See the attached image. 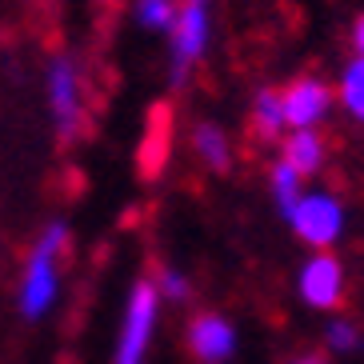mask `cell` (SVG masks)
<instances>
[{"label": "cell", "mask_w": 364, "mask_h": 364, "mask_svg": "<svg viewBox=\"0 0 364 364\" xmlns=\"http://www.w3.org/2000/svg\"><path fill=\"white\" fill-rule=\"evenodd\" d=\"M132 24L149 36H168L176 16H181V0H132L129 4Z\"/></svg>", "instance_id": "cell-13"}, {"label": "cell", "mask_w": 364, "mask_h": 364, "mask_svg": "<svg viewBox=\"0 0 364 364\" xmlns=\"http://www.w3.org/2000/svg\"><path fill=\"white\" fill-rule=\"evenodd\" d=\"M280 161L292 164L304 181H312L328 164V140L321 136V129H292L280 136Z\"/></svg>", "instance_id": "cell-9"}, {"label": "cell", "mask_w": 364, "mask_h": 364, "mask_svg": "<svg viewBox=\"0 0 364 364\" xmlns=\"http://www.w3.org/2000/svg\"><path fill=\"white\" fill-rule=\"evenodd\" d=\"M284 220H289L292 236H296L309 252H332V248L344 240L348 208H344V200L332 193V188L309 184V188L300 193V200L284 213Z\"/></svg>", "instance_id": "cell-3"}, {"label": "cell", "mask_w": 364, "mask_h": 364, "mask_svg": "<svg viewBox=\"0 0 364 364\" xmlns=\"http://www.w3.org/2000/svg\"><path fill=\"white\" fill-rule=\"evenodd\" d=\"M280 100H284L289 132L292 129H321L324 120L332 117V108H336V88L316 73H300L280 88Z\"/></svg>", "instance_id": "cell-7"}, {"label": "cell", "mask_w": 364, "mask_h": 364, "mask_svg": "<svg viewBox=\"0 0 364 364\" xmlns=\"http://www.w3.org/2000/svg\"><path fill=\"white\" fill-rule=\"evenodd\" d=\"M44 105L60 144H76L88 124V76L73 53H53L44 65Z\"/></svg>", "instance_id": "cell-2"}, {"label": "cell", "mask_w": 364, "mask_h": 364, "mask_svg": "<svg viewBox=\"0 0 364 364\" xmlns=\"http://www.w3.org/2000/svg\"><path fill=\"white\" fill-rule=\"evenodd\" d=\"M289 364H328V360H324L321 353H296V356H292Z\"/></svg>", "instance_id": "cell-18"}, {"label": "cell", "mask_w": 364, "mask_h": 364, "mask_svg": "<svg viewBox=\"0 0 364 364\" xmlns=\"http://www.w3.org/2000/svg\"><path fill=\"white\" fill-rule=\"evenodd\" d=\"M68 220H48L28 245V257L21 268V284H16V312L28 324L44 321L60 300V260L68 252Z\"/></svg>", "instance_id": "cell-1"}, {"label": "cell", "mask_w": 364, "mask_h": 364, "mask_svg": "<svg viewBox=\"0 0 364 364\" xmlns=\"http://www.w3.org/2000/svg\"><path fill=\"white\" fill-rule=\"evenodd\" d=\"M213 48V4H184L168 33V85L184 88Z\"/></svg>", "instance_id": "cell-5"}, {"label": "cell", "mask_w": 364, "mask_h": 364, "mask_svg": "<svg viewBox=\"0 0 364 364\" xmlns=\"http://www.w3.org/2000/svg\"><path fill=\"white\" fill-rule=\"evenodd\" d=\"M184 344H188V353L200 364H228L236 356V348H240V332H236L232 316L208 309V312H196L188 321Z\"/></svg>", "instance_id": "cell-8"}, {"label": "cell", "mask_w": 364, "mask_h": 364, "mask_svg": "<svg viewBox=\"0 0 364 364\" xmlns=\"http://www.w3.org/2000/svg\"><path fill=\"white\" fill-rule=\"evenodd\" d=\"M184 4H213V0H184Z\"/></svg>", "instance_id": "cell-19"}, {"label": "cell", "mask_w": 364, "mask_h": 364, "mask_svg": "<svg viewBox=\"0 0 364 364\" xmlns=\"http://www.w3.org/2000/svg\"><path fill=\"white\" fill-rule=\"evenodd\" d=\"M304 188H309V181H304L292 164H284L280 156L268 164V193H272V204H277L280 216H284L292 204L300 200V193H304Z\"/></svg>", "instance_id": "cell-14"}, {"label": "cell", "mask_w": 364, "mask_h": 364, "mask_svg": "<svg viewBox=\"0 0 364 364\" xmlns=\"http://www.w3.org/2000/svg\"><path fill=\"white\" fill-rule=\"evenodd\" d=\"M161 309H164V300L156 292V280L152 277L132 280L124 312H120L117 344H112V364H149V348L156 341Z\"/></svg>", "instance_id": "cell-4"}, {"label": "cell", "mask_w": 364, "mask_h": 364, "mask_svg": "<svg viewBox=\"0 0 364 364\" xmlns=\"http://www.w3.org/2000/svg\"><path fill=\"white\" fill-rule=\"evenodd\" d=\"M152 280H156V292H161L164 304H184V300L193 296V280L184 277L181 268H172V264H161Z\"/></svg>", "instance_id": "cell-16"}, {"label": "cell", "mask_w": 364, "mask_h": 364, "mask_svg": "<svg viewBox=\"0 0 364 364\" xmlns=\"http://www.w3.org/2000/svg\"><path fill=\"white\" fill-rule=\"evenodd\" d=\"M248 129L260 144H272L289 132V120H284V100H280V88L260 85L252 92V105H248Z\"/></svg>", "instance_id": "cell-11"}, {"label": "cell", "mask_w": 364, "mask_h": 364, "mask_svg": "<svg viewBox=\"0 0 364 364\" xmlns=\"http://www.w3.org/2000/svg\"><path fill=\"white\" fill-rule=\"evenodd\" d=\"M321 341H324L328 353L353 356V353H360V348H364V332H360V324H356L353 316H328L324 328H321Z\"/></svg>", "instance_id": "cell-15"}, {"label": "cell", "mask_w": 364, "mask_h": 364, "mask_svg": "<svg viewBox=\"0 0 364 364\" xmlns=\"http://www.w3.org/2000/svg\"><path fill=\"white\" fill-rule=\"evenodd\" d=\"M332 88H336V105L344 108V117L364 124V56H348Z\"/></svg>", "instance_id": "cell-12"}, {"label": "cell", "mask_w": 364, "mask_h": 364, "mask_svg": "<svg viewBox=\"0 0 364 364\" xmlns=\"http://www.w3.org/2000/svg\"><path fill=\"white\" fill-rule=\"evenodd\" d=\"M188 149H193V156L204 164L208 172H228L232 168V136H228L216 120H196L193 132H188Z\"/></svg>", "instance_id": "cell-10"}, {"label": "cell", "mask_w": 364, "mask_h": 364, "mask_svg": "<svg viewBox=\"0 0 364 364\" xmlns=\"http://www.w3.org/2000/svg\"><path fill=\"white\" fill-rule=\"evenodd\" d=\"M348 53L364 56V12H360V16H353V24H348Z\"/></svg>", "instance_id": "cell-17"}, {"label": "cell", "mask_w": 364, "mask_h": 364, "mask_svg": "<svg viewBox=\"0 0 364 364\" xmlns=\"http://www.w3.org/2000/svg\"><path fill=\"white\" fill-rule=\"evenodd\" d=\"M296 296L312 312H336L348 296V272L336 252H309L296 268Z\"/></svg>", "instance_id": "cell-6"}]
</instances>
